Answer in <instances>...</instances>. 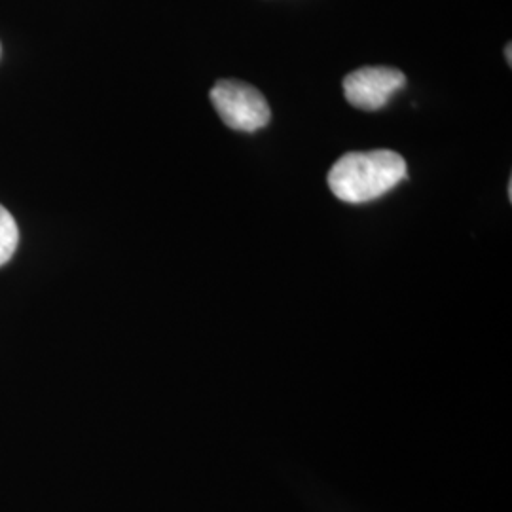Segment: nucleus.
Instances as JSON below:
<instances>
[{"label":"nucleus","instance_id":"f257e3e1","mask_svg":"<svg viewBox=\"0 0 512 512\" xmlns=\"http://www.w3.org/2000/svg\"><path fill=\"white\" fill-rule=\"evenodd\" d=\"M406 179V162L393 150L351 152L332 165L329 186L346 203H366L382 198Z\"/></svg>","mask_w":512,"mask_h":512},{"label":"nucleus","instance_id":"39448f33","mask_svg":"<svg viewBox=\"0 0 512 512\" xmlns=\"http://www.w3.org/2000/svg\"><path fill=\"white\" fill-rule=\"evenodd\" d=\"M507 63H509V65H511V63H512V59H511V44H509V46H507Z\"/></svg>","mask_w":512,"mask_h":512},{"label":"nucleus","instance_id":"f03ea898","mask_svg":"<svg viewBox=\"0 0 512 512\" xmlns=\"http://www.w3.org/2000/svg\"><path fill=\"white\" fill-rule=\"evenodd\" d=\"M211 103L228 128L255 133L268 126L270 107L262 93L238 80H220L211 90Z\"/></svg>","mask_w":512,"mask_h":512},{"label":"nucleus","instance_id":"20e7f679","mask_svg":"<svg viewBox=\"0 0 512 512\" xmlns=\"http://www.w3.org/2000/svg\"><path fill=\"white\" fill-rule=\"evenodd\" d=\"M19 243V230L12 213L0 205V266L8 264L16 255Z\"/></svg>","mask_w":512,"mask_h":512},{"label":"nucleus","instance_id":"7ed1b4c3","mask_svg":"<svg viewBox=\"0 0 512 512\" xmlns=\"http://www.w3.org/2000/svg\"><path fill=\"white\" fill-rule=\"evenodd\" d=\"M404 74L391 67H363L344 80V93L349 105L363 110L385 107L391 95L403 90Z\"/></svg>","mask_w":512,"mask_h":512}]
</instances>
